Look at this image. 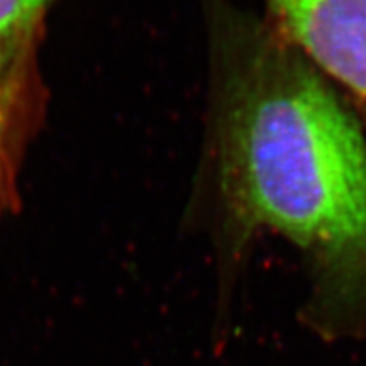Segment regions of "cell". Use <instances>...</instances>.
<instances>
[{
	"label": "cell",
	"instance_id": "obj_1",
	"mask_svg": "<svg viewBox=\"0 0 366 366\" xmlns=\"http://www.w3.org/2000/svg\"><path fill=\"white\" fill-rule=\"evenodd\" d=\"M216 166L236 231H273L312 275L306 317L366 334V143L328 77L270 24L227 21L216 43Z\"/></svg>",
	"mask_w": 366,
	"mask_h": 366
},
{
	"label": "cell",
	"instance_id": "obj_2",
	"mask_svg": "<svg viewBox=\"0 0 366 366\" xmlns=\"http://www.w3.org/2000/svg\"><path fill=\"white\" fill-rule=\"evenodd\" d=\"M270 26L321 73L366 99V0H266Z\"/></svg>",
	"mask_w": 366,
	"mask_h": 366
},
{
	"label": "cell",
	"instance_id": "obj_3",
	"mask_svg": "<svg viewBox=\"0 0 366 366\" xmlns=\"http://www.w3.org/2000/svg\"><path fill=\"white\" fill-rule=\"evenodd\" d=\"M54 0H0V93L29 95V60Z\"/></svg>",
	"mask_w": 366,
	"mask_h": 366
},
{
	"label": "cell",
	"instance_id": "obj_4",
	"mask_svg": "<svg viewBox=\"0 0 366 366\" xmlns=\"http://www.w3.org/2000/svg\"><path fill=\"white\" fill-rule=\"evenodd\" d=\"M29 95L0 93V216L14 207L17 168L27 131Z\"/></svg>",
	"mask_w": 366,
	"mask_h": 366
}]
</instances>
